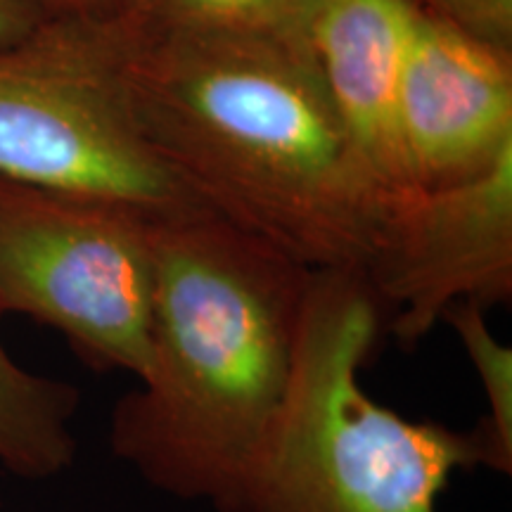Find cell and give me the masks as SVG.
<instances>
[{
	"instance_id": "6da1fadb",
	"label": "cell",
	"mask_w": 512,
	"mask_h": 512,
	"mask_svg": "<svg viewBox=\"0 0 512 512\" xmlns=\"http://www.w3.org/2000/svg\"><path fill=\"white\" fill-rule=\"evenodd\" d=\"M110 29L140 138L192 200L309 271L363 273L387 197L302 38Z\"/></svg>"
},
{
	"instance_id": "7a4b0ae2",
	"label": "cell",
	"mask_w": 512,
	"mask_h": 512,
	"mask_svg": "<svg viewBox=\"0 0 512 512\" xmlns=\"http://www.w3.org/2000/svg\"><path fill=\"white\" fill-rule=\"evenodd\" d=\"M155 311L110 448L159 494L235 512L287 380L311 273L211 211L152 223Z\"/></svg>"
},
{
	"instance_id": "3957f363",
	"label": "cell",
	"mask_w": 512,
	"mask_h": 512,
	"mask_svg": "<svg viewBox=\"0 0 512 512\" xmlns=\"http://www.w3.org/2000/svg\"><path fill=\"white\" fill-rule=\"evenodd\" d=\"M387 332L366 275L313 271L290 380L235 512H441L456 472L486 467L472 427L382 406L361 373Z\"/></svg>"
},
{
	"instance_id": "277c9868",
	"label": "cell",
	"mask_w": 512,
	"mask_h": 512,
	"mask_svg": "<svg viewBox=\"0 0 512 512\" xmlns=\"http://www.w3.org/2000/svg\"><path fill=\"white\" fill-rule=\"evenodd\" d=\"M0 178L100 197L155 221L202 209L140 138L110 19L48 17L0 43Z\"/></svg>"
},
{
	"instance_id": "5b68a950",
	"label": "cell",
	"mask_w": 512,
	"mask_h": 512,
	"mask_svg": "<svg viewBox=\"0 0 512 512\" xmlns=\"http://www.w3.org/2000/svg\"><path fill=\"white\" fill-rule=\"evenodd\" d=\"M152 223L136 209L0 178V318L27 316L98 373H143L155 311Z\"/></svg>"
},
{
	"instance_id": "8992f818",
	"label": "cell",
	"mask_w": 512,
	"mask_h": 512,
	"mask_svg": "<svg viewBox=\"0 0 512 512\" xmlns=\"http://www.w3.org/2000/svg\"><path fill=\"white\" fill-rule=\"evenodd\" d=\"M363 275L406 349L460 302L510 304L512 150L470 181L392 197Z\"/></svg>"
},
{
	"instance_id": "52a82bcc",
	"label": "cell",
	"mask_w": 512,
	"mask_h": 512,
	"mask_svg": "<svg viewBox=\"0 0 512 512\" xmlns=\"http://www.w3.org/2000/svg\"><path fill=\"white\" fill-rule=\"evenodd\" d=\"M399 140L413 190L486 174L512 150V50L418 10L401 76Z\"/></svg>"
},
{
	"instance_id": "ba28073f",
	"label": "cell",
	"mask_w": 512,
	"mask_h": 512,
	"mask_svg": "<svg viewBox=\"0 0 512 512\" xmlns=\"http://www.w3.org/2000/svg\"><path fill=\"white\" fill-rule=\"evenodd\" d=\"M415 15L411 0H316L299 34L387 202L413 190L399 140V91Z\"/></svg>"
},
{
	"instance_id": "9c48e42d",
	"label": "cell",
	"mask_w": 512,
	"mask_h": 512,
	"mask_svg": "<svg viewBox=\"0 0 512 512\" xmlns=\"http://www.w3.org/2000/svg\"><path fill=\"white\" fill-rule=\"evenodd\" d=\"M81 392L19 366L0 339V467L19 479H53L76 460Z\"/></svg>"
},
{
	"instance_id": "30bf717a",
	"label": "cell",
	"mask_w": 512,
	"mask_h": 512,
	"mask_svg": "<svg viewBox=\"0 0 512 512\" xmlns=\"http://www.w3.org/2000/svg\"><path fill=\"white\" fill-rule=\"evenodd\" d=\"M489 309L460 302L446 311L441 323L456 332L460 347L484 394V415L472 425L482 441L486 470L512 475V349L503 344L486 320Z\"/></svg>"
},
{
	"instance_id": "8fae6325",
	"label": "cell",
	"mask_w": 512,
	"mask_h": 512,
	"mask_svg": "<svg viewBox=\"0 0 512 512\" xmlns=\"http://www.w3.org/2000/svg\"><path fill=\"white\" fill-rule=\"evenodd\" d=\"M316 0H128L126 15L147 27L302 34Z\"/></svg>"
},
{
	"instance_id": "7c38bea8",
	"label": "cell",
	"mask_w": 512,
	"mask_h": 512,
	"mask_svg": "<svg viewBox=\"0 0 512 512\" xmlns=\"http://www.w3.org/2000/svg\"><path fill=\"white\" fill-rule=\"evenodd\" d=\"M422 15L439 19L448 27L512 50V0H411Z\"/></svg>"
},
{
	"instance_id": "4fadbf2b",
	"label": "cell",
	"mask_w": 512,
	"mask_h": 512,
	"mask_svg": "<svg viewBox=\"0 0 512 512\" xmlns=\"http://www.w3.org/2000/svg\"><path fill=\"white\" fill-rule=\"evenodd\" d=\"M48 19L38 0H0V43L29 36Z\"/></svg>"
},
{
	"instance_id": "5bb4252c",
	"label": "cell",
	"mask_w": 512,
	"mask_h": 512,
	"mask_svg": "<svg viewBox=\"0 0 512 512\" xmlns=\"http://www.w3.org/2000/svg\"><path fill=\"white\" fill-rule=\"evenodd\" d=\"M48 17L60 19H88V22H100V19H112L126 10L128 0H38Z\"/></svg>"
}]
</instances>
